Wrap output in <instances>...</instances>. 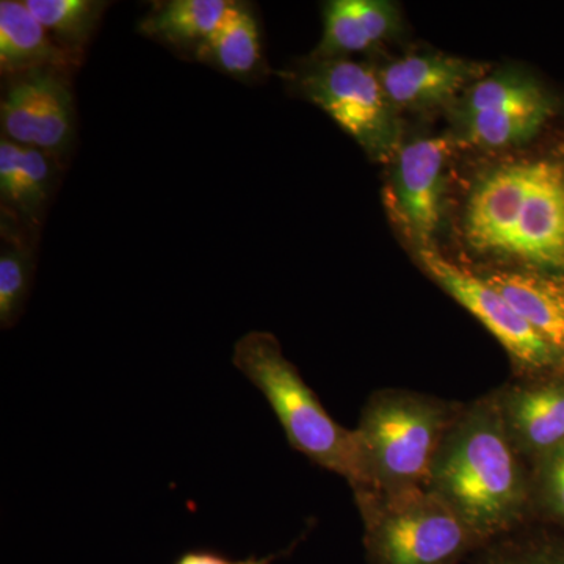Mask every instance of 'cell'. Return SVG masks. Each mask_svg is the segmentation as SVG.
Returning a JSON list of instances; mask_svg holds the SVG:
<instances>
[{"instance_id": "603a6c76", "label": "cell", "mask_w": 564, "mask_h": 564, "mask_svg": "<svg viewBox=\"0 0 564 564\" xmlns=\"http://www.w3.org/2000/svg\"><path fill=\"white\" fill-rule=\"evenodd\" d=\"M532 503L536 499L549 514L564 522V447L532 466Z\"/></svg>"}, {"instance_id": "44dd1931", "label": "cell", "mask_w": 564, "mask_h": 564, "mask_svg": "<svg viewBox=\"0 0 564 564\" xmlns=\"http://www.w3.org/2000/svg\"><path fill=\"white\" fill-rule=\"evenodd\" d=\"M55 158L36 148L24 147L21 170L9 204L25 217L35 218L50 198L52 182H54Z\"/></svg>"}, {"instance_id": "4fadbf2b", "label": "cell", "mask_w": 564, "mask_h": 564, "mask_svg": "<svg viewBox=\"0 0 564 564\" xmlns=\"http://www.w3.org/2000/svg\"><path fill=\"white\" fill-rule=\"evenodd\" d=\"M484 278L564 359V280L511 270Z\"/></svg>"}, {"instance_id": "2e32d148", "label": "cell", "mask_w": 564, "mask_h": 564, "mask_svg": "<svg viewBox=\"0 0 564 564\" xmlns=\"http://www.w3.org/2000/svg\"><path fill=\"white\" fill-rule=\"evenodd\" d=\"M231 6L229 0H172L152 11L141 24V31L198 51L217 31Z\"/></svg>"}, {"instance_id": "ba28073f", "label": "cell", "mask_w": 564, "mask_h": 564, "mask_svg": "<svg viewBox=\"0 0 564 564\" xmlns=\"http://www.w3.org/2000/svg\"><path fill=\"white\" fill-rule=\"evenodd\" d=\"M451 150V140L433 137L413 141L399 154L392 207L417 250L432 248L434 234L440 228L444 165Z\"/></svg>"}, {"instance_id": "5bb4252c", "label": "cell", "mask_w": 564, "mask_h": 564, "mask_svg": "<svg viewBox=\"0 0 564 564\" xmlns=\"http://www.w3.org/2000/svg\"><path fill=\"white\" fill-rule=\"evenodd\" d=\"M397 11L383 0H334L325 9L318 58H343L373 46L395 31Z\"/></svg>"}, {"instance_id": "277c9868", "label": "cell", "mask_w": 564, "mask_h": 564, "mask_svg": "<svg viewBox=\"0 0 564 564\" xmlns=\"http://www.w3.org/2000/svg\"><path fill=\"white\" fill-rule=\"evenodd\" d=\"M370 564H459L484 549L458 514L429 486L355 494Z\"/></svg>"}, {"instance_id": "7402d4cb", "label": "cell", "mask_w": 564, "mask_h": 564, "mask_svg": "<svg viewBox=\"0 0 564 564\" xmlns=\"http://www.w3.org/2000/svg\"><path fill=\"white\" fill-rule=\"evenodd\" d=\"M32 259L22 247H3L0 254V323L10 328L20 317L29 288Z\"/></svg>"}, {"instance_id": "3957f363", "label": "cell", "mask_w": 564, "mask_h": 564, "mask_svg": "<svg viewBox=\"0 0 564 564\" xmlns=\"http://www.w3.org/2000/svg\"><path fill=\"white\" fill-rule=\"evenodd\" d=\"M462 408L408 389L375 391L355 429L367 481L362 491L392 494L429 486L434 458Z\"/></svg>"}, {"instance_id": "d6986e66", "label": "cell", "mask_w": 564, "mask_h": 564, "mask_svg": "<svg viewBox=\"0 0 564 564\" xmlns=\"http://www.w3.org/2000/svg\"><path fill=\"white\" fill-rule=\"evenodd\" d=\"M547 115V101L470 115L464 118L466 137L480 147H508L534 135Z\"/></svg>"}, {"instance_id": "9a60e30c", "label": "cell", "mask_w": 564, "mask_h": 564, "mask_svg": "<svg viewBox=\"0 0 564 564\" xmlns=\"http://www.w3.org/2000/svg\"><path fill=\"white\" fill-rule=\"evenodd\" d=\"M62 50L20 0L0 2V68L7 74H32L47 66H65Z\"/></svg>"}, {"instance_id": "52a82bcc", "label": "cell", "mask_w": 564, "mask_h": 564, "mask_svg": "<svg viewBox=\"0 0 564 564\" xmlns=\"http://www.w3.org/2000/svg\"><path fill=\"white\" fill-rule=\"evenodd\" d=\"M0 120L7 140L57 158L73 141V96L52 73L25 74L7 91Z\"/></svg>"}, {"instance_id": "cb8c5ba5", "label": "cell", "mask_w": 564, "mask_h": 564, "mask_svg": "<svg viewBox=\"0 0 564 564\" xmlns=\"http://www.w3.org/2000/svg\"><path fill=\"white\" fill-rule=\"evenodd\" d=\"M478 564H564V551L555 545L514 541L503 538L486 545Z\"/></svg>"}, {"instance_id": "7a4b0ae2", "label": "cell", "mask_w": 564, "mask_h": 564, "mask_svg": "<svg viewBox=\"0 0 564 564\" xmlns=\"http://www.w3.org/2000/svg\"><path fill=\"white\" fill-rule=\"evenodd\" d=\"M232 364L270 404L293 451L345 478L352 492L366 489L355 430L334 421L300 370L285 358L273 334H245L234 347Z\"/></svg>"}, {"instance_id": "7c38bea8", "label": "cell", "mask_w": 564, "mask_h": 564, "mask_svg": "<svg viewBox=\"0 0 564 564\" xmlns=\"http://www.w3.org/2000/svg\"><path fill=\"white\" fill-rule=\"evenodd\" d=\"M480 65L447 55H408L378 70L392 106H436L480 76Z\"/></svg>"}, {"instance_id": "6da1fadb", "label": "cell", "mask_w": 564, "mask_h": 564, "mask_svg": "<svg viewBox=\"0 0 564 564\" xmlns=\"http://www.w3.org/2000/svg\"><path fill=\"white\" fill-rule=\"evenodd\" d=\"M429 488L484 549L510 536L525 521L532 480L505 429L496 393L463 404L434 458Z\"/></svg>"}, {"instance_id": "d4e9b609", "label": "cell", "mask_w": 564, "mask_h": 564, "mask_svg": "<svg viewBox=\"0 0 564 564\" xmlns=\"http://www.w3.org/2000/svg\"><path fill=\"white\" fill-rule=\"evenodd\" d=\"M24 147L3 139L0 143V195L3 202L9 203L18 174H20Z\"/></svg>"}, {"instance_id": "30bf717a", "label": "cell", "mask_w": 564, "mask_h": 564, "mask_svg": "<svg viewBox=\"0 0 564 564\" xmlns=\"http://www.w3.org/2000/svg\"><path fill=\"white\" fill-rule=\"evenodd\" d=\"M510 256L533 265L564 269V170L556 163H532Z\"/></svg>"}, {"instance_id": "5b68a950", "label": "cell", "mask_w": 564, "mask_h": 564, "mask_svg": "<svg viewBox=\"0 0 564 564\" xmlns=\"http://www.w3.org/2000/svg\"><path fill=\"white\" fill-rule=\"evenodd\" d=\"M300 85L370 155L391 150L395 139L392 104L377 70L347 58H321L304 69Z\"/></svg>"}, {"instance_id": "ac0fdd59", "label": "cell", "mask_w": 564, "mask_h": 564, "mask_svg": "<svg viewBox=\"0 0 564 564\" xmlns=\"http://www.w3.org/2000/svg\"><path fill=\"white\" fill-rule=\"evenodd\" d=\"M24 6L69 55L87 43L106 9L95 0H24Z\"/></svg>"}, {"instance_id": "9c48e42d", "label": "cell", "mask_w": 564, "mask_h": 564, "mask_svg": "<svg viewBox=\"0 0 564 564\" xmlns=\"http://www.w3.org/2000/svg\"><path fill=\"white\" fill-rule=\"evenodd\" d=\"M494 393L508 436L527 464L564 447V380H522Z\"/></svg>"}, {"instance_id": "484cf974", "label": "cell", "mask_w": 564, "mask_h": 564, "mask_svg": "<svg viewBox=\"0 0 564 564\" xmlns=\"http://www.w3.org/2000/svg\"><path fill=\"white\" fill-rule=\"evenodd\" d=\"M273 556H250L247 560H229L225 555L212 551H188L182 554L174 564H273Z\"/></svg>"}, {"instance_id": "8992f818", "label": "cell", "mask_w": 564, "mask_h": 564, "mask_svg": "<svg viewBox=\"0 0 564 564\" xmlns=\"http://www.w3.org/2000/svg\"><path fill=\"white\" fill-rule=\"evenodd\" d=\"M417 258L429 276L499 340L522 372H549L563 362L562 356L516 313L484 276L466 272L433 247L417 250Z\"/></svg>"}, {"instance_id": "8fae6325", "label": "cell", "mask_w": 564, "mask_h": 564, "mask_svg": "<svg viewBox=\"0 0 564 564\" xmlns=\"http://www.w3.org/2000/svg\"><path fill=\"white\" fill-rule=\"evenodd\" d=\"M532 163L505 166L478 184L467 207L466 236L475 250L510 254L529 193Z\"/></svg>"}, {"instance_id": "ffe728a7", "label": "cell", "mask_w": 564, "mask_h": 564, "mask_svg": "<svg viewBox=\"0 0 564 564\" xmlns=\"http://www.w3.org/2000/svg\"><path fill=\"white\" fill-rule=\"evenodd\" d=\"M547 101L533 82L516 76H496L478 82L464 102V118L508 107L532 106Z\"/></svg>"}, {"instance_id": "e0dca14e", "label": "cell", "mask_w": 564, "mask_h": 564, "mask_svg": "<svg viewBox=\"0 0 564 564\" xmlns=\"http://www.w3.org/2000/svg\"><path fill=\"white\" fill-rule=\"evenodd\" d=\"M198 55L231 76L254 73L262 61V46L258 22L250 9L232 2L217 31L199 47Z\"/></svg>"}]
</instances>
